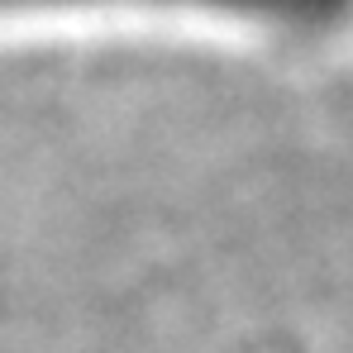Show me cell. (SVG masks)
<instances>
[{
  "label": "cell",
  "mask_w": 353,
  "mask_h": 353,
  "mask_svg": "<svg viewBox=\"0 0 353 353\" xmlns=\"http://www.w3.org/2000/svg\"><path fill=\"white\" fill-rule=\"evenodd\" d=\"M34 5H105V0H0V10H34ZM168 5H220V10L268 14L287 24H325V19H339L353 0H168Z\"/></svg>",
  "instance_id": "6da1fadb"
}]
</instances>
